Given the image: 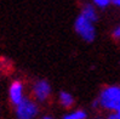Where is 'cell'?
<instances>
[{
	"instance_id": "1",
	"label": "cell",
	"mask_w": 120,
	"mask_h": 119,
	"mask_svg": "<svg viewBox=\"0 0 120 119\" xmlns=\"http://www.w3.org/2000/svg\"><path fill=\"white\" fill-rule=\"evenodd\" d=\"M94 106L107 112H116L120 107V85H108L101 90Z\"/></svg>"
},
{
	"instance_id": "2",
	"label": "cell",
	"mask_w": 120,
	"mask_h": 119,
	"mask_svg": "<svg viewBox=\"0 0 120 119\" xmlns=\"http://www.w3.org/2000/svg\"><path fill=\"white\" fill-rule=\"evenodd\" d=\"M74 29L76 34L86 43H92L96 39V27L95 22L79 15L74 22Z\"/></svg>"
},
{
	"instance_id": "3",
	"label": "cell",
	"mask_w": 120,
	"mask_h": 119,
	"mask_svg": "<svg viewBox=\"0 0 120 119\" xmlns=\"http://www.w3.org/2000/svg\"><path fill=\"white\" fill-rule=\"evenodd\" d=\"M15 114L17 119H35L39 114L38 102L29 97H24L15 106Z\"/></svg>"
},
{
	"instance_id": "4",
	"label": "cell",
	"mask_w": 120,
	"mask_h": 119,
	"mask_svg": "<svg viewBox=\"0 0 120 119\" xmlns=\"http://www.w3.org/2000/svg\"><path fill=\"white\" fill-rule=\"evenodd\" d=\"M52 88L46 79H38L33 84L32 94L37 102H46L51 96Z\"/></svg>"
},
{
	"instance_id": "5",
	"label": "cell",
	"mask_w": 120,
	"mask_h": 119,
	"mask_svg": "<svg viewBox=\"0 0 120 119\" xmlns=\"http://www.w3.org/2000/svg\"><path fill=\"white\" fill-rule=\"evenodd\" d=\"M26 97L24 95V84L21 80H15L10 84L9 88V100L10 102L16 106Z\"/></svg>"
},
{
	"instance_id": "6",
	"label": "cell",
	"mask_w": 120,
	"mask_h": 119,
	"mask_svg": "<svg viewBox=\"0 0 120 119\" xmlns=\"http://www.w3.org/2000/svg\"><path fill=\"white\" fill-rule=\"evenodd\" d=\"M80 15H82L85 18L92 21L95 23L98 21V13H97V10H96V6L94 4H85L81 9Z\"/></svg>"
},
{
	"instance_id": "7",
	"label": "cell",
	"mask_w": 120,
	"mask_h": 119,
	"mask_svg": "<svg viewBox=\"0 0 120 119\" xmlns=\"http://www.w3.org/2000/svg\"><path fill=\"white\" fill-rule=\"evenodd\" d=\"M58 102L63 108H72L74 106V96L68 91H61L58 95Z\"/></svg>"
},
{
	"instance_id": "8",
	"label": "cell",
	"mask_w": 120,
	"mask_h": 119,
	"mask_svg": "<svg viewBox=\"0 0 120 119\" xmlns=\"http://www.w3.org/2000/svg\"><path fill=\"white\" fill-rule=\"evenodd\" d=\"M87 118H89L87 112L84 109H75L62 117V119H87Z\"/></svg>"
},
{
	"instance_id": "9",
	"label": "cell",
	"mask_w": 120,
	"mask_h": 119,
	"mask_svg": "<svg viewBox=\"0 0 120 119\" xmlns=\"http://www.w3.org/2000/svg\"><path fill=\"white\" fill-rule=\"evenodd\" d=\"M92 3L98 9H105L110 5V0H92Z\"/></svg>"
},
{
	"instance_id": "10",
	"label": "cell",
	"mask_w": 120,
	"mask_h": 119,
	"mask_svg": "<svg viewBox=\"0 0 120 119\" xmlns=\"http://www.w3.org/2000/svg\"><path fill=\"white\" fill-rule=\"evenodd\" d=\"M112 37L115 40H120V24H116L112 31Z\"/></svg>"
},
{
	"instance_id": "11",
	"label": "cell",
	"mask_w": 120,
	"mask_h": 119,
	"mask_svg": "<svg viewBox=\"0 0 120 119\" xmlns=\"http://www.w3.org/2000/svg\"><path fill=\"white\" fill-rule=\"evenodd\" d=\"M105 119H120V113L119 112H109Z\"/></svg>"
},
{
	"instance_id": "12",
	"label": "cell",
	"mask_w": 120,
	"mask_h": 119,
	"mask_svg": "<svg viewBox=\"0 0 120 119\" xmlns=\"http://www.w3.org/2000/svg\"><path fill=\"white\" fill-rule=\"evenodd\" d=\"M110 5L115 6V8L120 9V0H110Z\"/></svg>"
},
{
	"instance_id": "13",
	"label": "cell",
	"mask_w": 120,
	"mask_h": 119,
	"mask_svg": "<svg viewBox=\"0 0 120 119\" xmlns=\"http://www.w3.org/2000/svg\"><path fill=\"white\" fill-rule=\"evenodd\" d=\"M87 119H105V118H103V117H101V115H96V117H92V118H87Z\"/></svg>"
},
{
	"instance_id": "14",
	"label": "cell",
	"mask_w": 120,
	"mask_h": 119,
	"mask_svg": "<svg viewBox=\"0 0 120 119\" xmlns=\"http://www.w3.org/2000/svg\"><path fill=\"white\" fill-rule=\"evenodd\" d=\"M41 119H55V118H53V117H51V115H44Z\"/></svg>"
},
{
	"instance_id": "15",
	"label": "cell",
	"mask_w": 120,
	"mask_h": 119,
	"mask_svg": "<svg viewBox=\"0 0 120 119\" xmlns=\"http://www.w3.org/2000/svg\"><path fill=\"white\" fill-rule=\"evenodd\" d=\"M116 112H119V113H120V107H119V109H118V111H116Z\"/></svg>"
}]
</instances>
